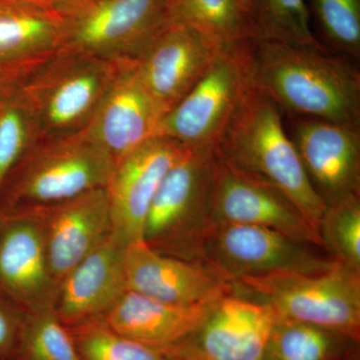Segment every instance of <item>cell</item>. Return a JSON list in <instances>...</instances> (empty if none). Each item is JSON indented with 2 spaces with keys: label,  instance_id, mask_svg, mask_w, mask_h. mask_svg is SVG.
I'll use <instances>...</instances> for the list:
<instances>
[{
  "label": "cell",
  "instance_id": "d4e9b609",
  "mask_svg": "<svg viewBox=\"0 0 360 360\" xmlns=\"http://www.w3.org/2000/svg\"><path fill=\"white\" fill-rule=\"evenodd\" d=\"M27 70L14 82L0 106V191L40 139L37 122L20 89Z\"/></svg>",
  "mask_w": 360,
  "mask_h": 360
},
{
  "label": "cell",
  "instance_id": "e0dca14e",
  "mask_svg": "<svg viewBox=\"0 0 360 360\" xmlns=\"http://www.w3.org/2000/svg\"><path fill=\"white\" fill-rule=\"evenodd\" d=\"M33 213L41 224L49 266L58 288L68 272L111 234L105 187Z\"/></svg>",
  "mask_w": 360,
  "mask_h": 360
},
{
  "label": "cell",
  "instance_id": "4316f807",
  "mask_svg": "<svg viewBox=\"0 0 360 360\" xmlns=\"http://www.w3.org/2000/svg\"><path fill=\"white\" fill-rule=\"evenodd\" d=\"M310 20L329 51L360 58V0H309Z\"/></svg>",
  "mask_w": 360,
  "mask_h": 360
},
{
  "label": "cell",
  "instance_id": "d6986e66",
  "mask_svg": "<svg viewBox=\"0 0 360 360\" xmlns=\"http://www.w3.org/2000/svg\"><path fill=\"white\" fill-rule=\"evenodd\" d=\"M125 250L110 234L63 279L54 309L66 328L103 319L129 290Z\"/></svg>",
  "mask_w": 360,
  "mask_h": 360
},
{
  "label": "cell",
  "instance_id": "83f0119b",
  "mask_svg": "<svg viewBox=\"0 0 360 360\" xmlns=\"http://www.w3.org/2000/svg\"><path fill=\"white\" fill-rule=\"evenodd\" d=\"M319 233L329 257L360 271V195L326 205Z\"/></svg>",
  "mask_w": 360,
  "mask_h": 360
},
{
  "label": "cell",
  "instance_id": "7a4b0ae2",
  "mask_svg": "<svg viewBox=\"0 0 360 360\" xmlns=\"http://www.w3.org/2000/svg\"><path fill=\"white\" fill-rule=\"evenodd\" d=\"M231 167L285 194L319 231L326 205L312 188L281 110L253 86L214 146Z\"/></svg>",
  "mask_w": 360,
  "mask_h": 360
},
{
  "label": "cell",
  "instance_id": "8992f818",
  "mask_svg": "<svg viewBox=\"0 0 360 360\" xmlns=\"http://www.w3.org/2000/svg\"><path fill=\"white\" fill-rule=\"evenodd\" d=\"M213 151L214 146L189 148L161 181L142 234V243L153 250L200 265L203 241L212 226Z\"/></svg>",
  "mask_w": 360,
  "mask_h": 360
},
{
  "label": "cell",
  "instance_id": "ba28073f",
  "mask_svg": "<svg viewBox=\"0 0 360 360\" xmlns=\"http://www.w3.org/2000/svg\"><path fill=\"white\" fill-rule=\"evenodd\" d=\"M255 39L225 46L205 77L168 111L158 136L186 148L215 146L239 104L255 86Z\"/></svg>",
  "mask_w": 360,
  "mask_h": 360
},
{
  "label": "cell",
  "instance_id": "52a82bcc",
  "mask_svg": "<svg viewBox=\"0 0 360 360\" xmlns=\"http://www.w3.org/2000/svg\"><path fill=\"white\" fill-rule=\"evenodd\" d=\"M168 7L169 0H61L54 9L63 47L135 63L169 23Z\"/></svg>",
  "mask_w": 360,
  "mask_h": 360
},
{
  "label": "cell",
  "instance_id": "7402d4cb",
  "mask_svg": "<svg viewBox=\"0 0 360 360\" xmlns=\"http://www.w3.org/2000/svg\"><path fill=\"white\" fill-rule=\"evenodd\" d=\"M169 22L196 28L225 45L257 39L238 0H169Z\"/></svg>",
  "mask_w": 360,
  "mask_h": 360
},
{
  "label": "cell",
  "instance_id": "6da1fadb",
  "mask_svg": "<svg viewBox=\"0 0 360 360\" xmlns=\"http://www.w3.org/2000/svg\"><path fill=\"white\" fill-rule=\"evenodd\" d=\"M329 51L255 39V85L296 117L360 127V71Z\"/></svg>",
  "mask_w": 360,
  "mask_h": 360
},
{
  "label": "cell",
  "instance_id": "5b68a950",
  "mask_svg": "<svg viewBox=\"0 0 360 360\" xmlns=\"http://www.w3.org/2000/svg\"><path fill=\"white\" fill-rule=\"evenodd\" d=\"M232 285L266 303L278 319L359 340L360 271L340 262L323 271L281 272L241 279Z\"/></svg>",
  "mask_w": 360,
  "mask_h": 360
},
{
  "label": "cell",
  "instance_id": "44dd1931",
  "mask_svg": "<svg viewBox=\"0 0 360 360\" xmlns=\"http://www.w3.org/2000/svg\"><path fill=\"white\" fill-rule=\"evenodd\" d=\"M61 47L56 9L26 0H0V66L40 60Z\"/></svg>",
  "mask_w": 360,
  "mask_h": 360
},
{
  "label": "cell",
  "instance_id": "277c9868",
  "mask_svg": "<svg viewBox=\"0 0 360 360\" xmlns=\"http://www.w3.org/2000/svg\"><path fill=\"white\" fill-rule=\"evenodd\" d=\"M115 160L86 132L40 139L2 187L0 213L34 212L105 187Z\"/></svg>",
  "mask_w": 360,
  "mask_h": 360
},
{
  "label": "cell",
  "instance_id": "5bb4252c",
  "mask_svg": "<svg viewBox=\"0 0 360 360\" xmlns=\"http://www.w3.org/2000/svg\"><path fill=\"white\" fill-rule=\"evenodd\" d=\"M225 46L196 28L169 22L134 63L135 70L168 112L205 77Z\"/></svg>",
  "mask_w": 360,
  "mask_h": 360
},
{
  "label": "cell",
  "instance_id": "1f68e13d",
  "mask_svg": "<svg viewBox=\"0 0 360 360\" xmlns=\"http://www.w3.org/2000/svg\"><path fill=\"white\" fill-rule=\"evenodd\" d=\"M26 1L32 2V4H39L49 8H54L61 0H26Z\"/></svg>",
  "mask_w": 360,
  "mask_h": 360
},
{
  "label": "cell",
  "instance_id": "8fae6325",
  "mask_svg": "<svg viewBox=\"0 0 360 360\" xmlns=\"http://www.w3.org/2000/svg\"><path fill=\"white\" fill-rule=\"evenodd\" d=\"M189 148L156 136L115 161L106 184L111 236L125 248L141 243L144 224L156 191L168 170Z\"/></svg>",
  "mask_w": 360,
  "mask_h": 360
},
{
  "label": "cell",
  "instance_id": "484cf974",
  "mask_svg": "<svg viewBox=\"0 0 360 360\" xmlns=\"http://www.w3.org/2000/svg\"><path fill=\"white\" fill-rule=\"evenodd\" d=\"M16 360H82L70 329L56 309L23 315Z\"/></svg>",
  "mask_w": 360,
  "mask_h": 360
},
{
  "label": "cell",
  "instance_id": "e575fe53",
  "mask_svg": "<svg viewBox=\"0 0 360 360\" xmlns=\"http://www.w3.org/2000/svg\"><path fill=\"white\" fill-rule=\"evenodd\" d=\"M354 360H359V359H354Z\"/></svg>",
  "mask_w": 360,
  "mask_h": 360
},
{
  "label": "cell",
  "instance_id": "4dcf8cb0",
  "mask_svg": "<svg viewBox=\"0 0 360 360\" xmlns=\"http://www.w3.org/2000/svg\"><path fill=\"white\" fill-rule=\"evenodd\" d=\"M35 63L37 61L23 65L0 66V106L14 82Z\"/></svg>",
  "mask_w": 360,
  "mask_h": 360
},
{
  "label": "cell",
  "instance_id": "f1b7e54d",
  "mask_svg": "<svg viewBox=\"0 0 360 360\" xmlns=\"http://www.w3.org/2000/svg\"><path fill=\"white\" fill-rule=\"evenodd\" d=\"M68 328L82 360H172L162 350L115 333L103 319Z\"/></svg>",
  "mask_w": 360,
  "mask_h": 360
},
{
  "label": "cell",
  "instance_id": "d6a6232c",
  "mask_svg": "<svg viewBox=\"0 0 360 360\" xmlns=\"http://www.w3.org/2000/svg\"><path fill=\"white\" fill-rule=\"evenodd\" d=\"M238 2L241 7L245 9V13L250 14L251 18V15H252L253 0H238ZM251 20H252V18H251Z\"/></svg>",
  "mask_w": 360,
  "mask_h": 360
},
{
  "label": "cell",
  "instance_id": "7c38bea8",
  "mask_svg": "<svg viewBox=\"0 0 360 360\" xmlns=\"http://www.w3.org/2000/svg\"><path fill=\"white\" fill-rule=\"evenodd\" d=\"M274 321L269 305L233 288L191 338L165 352L195 360H264Z\"/></svg>",
  "mask_w": 360,
  "mask_h": 360
},
{
  "label": "cell",
  "instance_id": "4fadbf2b",
  "mask_svg": "<svg viewBox=\"0 0 360 360\" xmlns=\"http://www.w3.org/2000/svg\"><path fill=\"white\" fill-rule=\"evenodd\" d=\"M58 295L39 217L0 213V295L30 314L54 309Z\"/></svg>",
  "mask_w": 360,
  "mask_h": 360
},
{
  "label": "cell",
  "instance_id": "3957f363",
  "mask_svg": "<svg viewBox=\"0 0 360 360\" xmlns=\"http://www.w3.org/2000/svg\"><path fill=\"white\" fill-rule=\"evenodd\" d=\"M120 65L65 47L33 65L21 78L20 89L39 139L86 129Z\"/></svg>",
  "mask_w": 360,
  "mask_h": 360
},
{
  "label": "cell",
  "instance_id": "9c48e42d",
  "mask_svg": "<svg viewBox=\"0 0 360 360\" xmlns=\"http://www.w3.org/2000/svg\"><path fill=\"white\" fill-rule=\"evenodd\" d=\"M317 246L257 225L212 224L200 265L231 284L281 272H319L336 264Z\"/></svg>",
  "mask_w": 360,
  "mask_h": 360
},
{
  "label": "cell",
  "instance_id": "ffe728a7",
  "mask_svg": "<svg viewBox=\"0 0 360 360\" xmlns=\"http://www.w3.org/2000/svg\"><path fill=\"white\" fill-rule=\"evenodd\" d=\"M219 298L184 307L158 302L129 290L103 321L125 338L156 349L167 350L198 330Z\"/></svg>",
  "mask_w": 360,
  "mask_h": 360
},
{
  "label": "cell",
  "instance_id": "2e32d148",
  "mask_svg": "<svg viewBox=\"0 0 360 360\" xmlns=\"http://www.w3.org/2000/svg\"><path fill=\"white\" fill-rule=\"evenodd\" d=\"M167 113L141 82L134 63H122L84 131L116 161L158 136Z\"/></svg>",
  "mask_w": 360,
  "mask_h": 360
},
{
  "label": "cell",
  "instance_id": "836d02e7",
  "mask_svg": "<svg viewBox=\"0 0 360 360\" xmlns=\"http://www.w3.org/2000/svg\"><path fill=\"white\" fill-rule=\"evenodd\" d=\"M172 360H195L193 359H188V357L184 356H172Z\"/></svg>",
  "mask_w": 360,
  "mask_h": 360
},
{
  "label": "cell",
  "instance_id": "603a6c76",
  "mask_svg": "<svg viewBox=\"0 0 360 360\" xmlns=\"http://www.w3.org/2000/svg\"><path fill=\"white\" fill-rule=\"evenodd\" d=\"M345 341L352 340L311 324L276 316L264 360H333L342 352Z\"/></svg>",
  "mask_w": 360,
  "mask_h": 360
},
{
  "label": "cell",
  "instance_id": "30bf717a",
  "mask_svg": "<svg viewBox=\"0 0 360 360\" xmlns=\"http://www.w3.org/2000/svg\"><path fill=\"white\" fill-rule=\"evenodd\" d=\"M210 210L212 224L264 226L300 243L322 248L317 229L285 194L231 167L215 150L210 176Z\"/></svg>",
  "mask_w": 360,
  "mask_h": 360
},
{
  "label": "cell",
  "instance_id": "9a60e30c",
  "mask_svg": "<svg viewBox=\"0 0 360 360\" xmlns=\"http://www.w3.org/2000/svg\"><path fill=\"white\" fill-rule=\"evenodd\" d=\"M292 127L303 169L324 203L360 195V127L296 117Z\"/></svg>",
  "mask_w": 360,
  "mask_h": 360
},
{
  "label": "cell",
  "instance_id": "f546056e",
  "mask_svg": "<svg viewBox=\"0 0 360 360\" xmlns=\"http://www.w3.org/2000/svg\"><path fill=\"white\" fill-rule=\"evenodd\" d=\"M23 315L13 303L0 297V360L15 354Z\"/></svg>",
  "mask_w": 360,
  "mask_h": 360
},
{
  "label": "cell",
  "instance_id": "ac0fdd59",
  "mask_svg": "<svg viewBox=\"0 0 360 360\" xmlns=\"http://www.w3.org/2000/svg\"><path fill=\"white\" fill-rule=\"evenodd\" d=\"M124 270L129 290L170 304H201L234 288L200 265L161 255L142 241L125 250Z\"/></svg>",
  "mask_w": 360,
  "mask_h": 360
},
{
  "label": "cell",
  "instance_id": "cb8c5ba5",
  "mask_svg": "<svg viewBox=\"0 0 360 360\" xmlns=\"http://www.w3.org/2000/svg\"><path fill=\"white\" fill-rule=\"evenodd\" d=\"M257 39L328 49L317 39L307 0H253Z\"/></svg>",
  "mask_w": 360,
  "mask_h": 360
}]
</instances>
